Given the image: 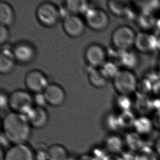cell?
<instances>
[{
    "mask_svg": "<svg viewBox=\"0 0 160 160\" xmlns=\"http://www.w3.org/2000/svg\"><path fill=\"white\" fill-rule=\"evenodd\" d=\"M35 14L39 23L46 27L55 26L61 17L60 9L51 2H42L38 4Z\"/></svg>",
    "mask_w": 160,
    "mask_h": 160,
    "instance_id": "5b68a950",
    "label": "cell"
},
{
    "mask_svg": "<svg viewBox=\"0 0 160 160\" xmlns=\"http://www.w3.org/2000/svg\"><path fill=\"white\" fill-rule=\"evenodd\" d=\"M88 78L91 84L97 88L105 87L108 80L100 68L90 67V69L88 71Z\"/></svg>",
    "mask_w": 160,
    "mask_h": 160,
    "instance_id": "d6986e66",
    "label": "cell"
},
{
    "mask_svg": "<svg viewBox=\"0 0 160 160\" xmlns=\"http://www.w3.org/2000/svg\"><path fill=\"white\" fill-rule=\"evenodd\" d=\"M0 107L1 110L8 107V96L3 92L0 95Z\"/></svg>",
    "mask_w": 160,
    "mask_h": 160,
    "instance_id": "1f68e13d",
    "label": "cell"
},
{
    "mask_svg": "<svg viewBox=\"0 0 160 160\" xmlns=\"http://www.w3.org/2000/svg\"><path fill=\"white\" fill-rule=\"evenodd\" d=\"M84 55L88 65L92 68H101L107 61L106 51L99 44L89 45L85 51Z\"/></svg>",
    "mask_w": 160,
    "mask_h": 160,
    "instance_id": "9c48e42d",
    "label": "cell"
},
{
    "mask_svg": "<svg viewBox=\"0 0 160 160\" xmlns=\"http://www.w3.org/2000/svg\"><path fill=\"white\" fill-rule=\"evenodd\" d=\"M100 68L108 79H113L119 71L117 64L112 61H106Z\"/></svg>",
    "mask_w": 160,
    "mask_h": 160,
    "instance_id": "d4e9b609",
    "label": "cell"
},
{
    "mask_svg": "<svg viewBox=\"0 0 160 160\" xmlns=\"http://www.w3.org/2000/svg\"><path fill=\"white\" fill-rule=\"evenodd\" d=\"M34 106L33 96L24 90H16L8 95V107L12 112L26 115Z\"/></svg>",
    "mask_w": 160,
    "mask_h": 160,
    "instance_id": "277c9868",
    "label": "cell"
},
{
    "mask_svg": "<svg viewBox=\"0 0 160 160\" xmlns=\"http://www.w3.org/2000/svg\"><path fill=\"white\" fill-rule=\"evenodd\" d=\"M77 160H98L91 154H83L77 158Z\"/></svg>",
    "mask_w": 160,
    "mask_h": 160,
    "instance_id": "e575fe53",
    "label": "cell"
},
{
    "mask_svg": "<svg viewBox=\"0 0 160 160\" xmlns=\"http://www.w3.org/2000/svg\"><path fill=\"white\" fill-rule=\"evenodd\" d=\"M24 82L27 89L34 93H43L49 84L46 74L38 69L28 72L24 78Z\"/></svg>",
    "mask_w": 160,
    "mask_h": 160,
    "instance_id": "52a82bcc",
    "label": "cell"
},
{
    "mask_svg": "<svg viewBox=\"0 0 160 160\" xmlns=\"http://www.w3.org/2000/svg\"><path fill=\"white\" fill-rule=\"evenodd\" d=\"M77 158H70V157H69L67 160H77Z\"/></svg>",
    "mask_w": 160,
    "mask_h": 160,
    "instance_id": "8d00e7d4",
    "label": "cell"
},
{
    "mask_svg": "<svg viewBox=\"0 0 160 160\" xmlns=\"http://www.w3.org/2000/svg\"><path fill=\"white\" fill-rule=\"evenodd\" d=\"M152 123L155 125L160 128V110H157L154 114V118L152 119Z\"/></svg>",
    "mask_w": 160,
    "mask_h": 160,
    "instance_id": "d6a6232c",
    "label": "cell"
},
{
    "mask_svg": "<svg viewBox=\"0 0 160 160\" xmlns=\"http://www.w3.org/2000/svg\"><path fill=\"white\" fill-rule=\"evenodd\" d=\"M136 18L139 27L143 30H147L155 26L156 20L151 13L143 11Z\"/></svg>",
    "mask_w": 160,
    "mask_h": 160,
    "instance_id": "7402d4cb",
    "label": "cell"
},
{
    "mask_svg": "<svg viewBox=\"0 0 160 160\" xmlns=\"http://www.w3.org/2000/svg\"><path fill=\"white\" fill-rule=\"evenodd\" d=\"M134 46L139 52L149 54L160 49V39L152 34L141 32L137 34Z\"/></svg>",
    "mask_w": 160,
    "mask_h": 160,
    "instance_id": "30bf717a",
    "label": "cell"
},
{
    "mask_svg": "<svg viewBox=\"0 0 160 160\" xmlns=\"http://www.w3.org/2000/svg\"><path fill=\"white\" fill-rule=\"evenodd\" d=\"M67 148L59 143L49 146L47 152V160H67L69 158Z\"/></svg>",
    "mask_w": 160,
    "mask_h": 160,
    "instance_id": "ac0fdd59",
    "label": "cell"
},
{
    "mask_svg": "<svg viewBox=\"0 0 160 160\" xmlns=\"http://www.w3.org/2000/svg\"><path fill=\"white\" fill-rule=\"evenodd\" d=\"M120 52L118 55L119 62L125 69L131 70L135 67L137 63L136 56L133 52L130 50H119Z\"/></svg>",
    "mask_w": 160,
    "mask_h": 160,
    "instance_id": "44dd1931",
    "label": "cell"
},
{
    "mask_svg": "<svg viewBox=\"0 0 160 160\" xmlns=\"http://www.w3.org/2000/svg\"><path fill=\"white\" fill-rule=\"evenodd\" d=\"M25 115L32 128L41 129L48 124L49 115L42 107L34 106Z\"/></svg>",
    "mask_w": 160,
    "mask_h": 160,
    "instance_id": "5bb4252c",
    "label": "cell"
},
{
    "mask_svg": "<svg viewBox=\"0 0 160 160\" xmlns=\"http://www.w3.org/2000/svg\"><path fill=\"white\" fill-rule=\"evenodd\" d=\"M65 8L68 13L78 15L84 14L90 7L88 1L85 0H67L65 1Z\"/></svg>",
    "mask_w": 160,
    "mask_h": 160,
    "instance_id": "ffe728a7",
    "label": "cell"
},
{
    "mask_svg": "<svg viewBox=\"0 0 160 160\" xmlns=\"http://www.w3.org/2000/svg\"><path fill=\"white\" fill-rule=\"evenodd\" d=\"M34 106L44 107V104L47 103L43 93H34L33 96Z\"/></svg>",
    "mask_w": 160,
    "mask_h": 160,
    "instance_id": "4dcf8cb0",
    "label": "cell"
},
{
    "mask_svg": "<svg viewBox=\"0 0 160 160\" xmlns=\"http://www.w3.org/2000/svg\"><path fill=\"white\" fill-rule=\"evenodd\" d=\"M85 25L84 20L78 15L68 13L63 18V29L69 37H80L84 32Z\"/></svg>",
    "mask_w": 160,
    "mask_h": 160,
    "instance_id": "ba28073f",
    "label": "cell"
},
{
    "mask_svg": "<svg viewBox=\"0 0 160 160\" xmlns=\"http://www.w3.org/2000/svg\"><path fill=\"white\" fill-rule=\"evenodd\" d=\"M47 103L53 107L60 106L65 102L66 93L60 85L49 83L43 92Z\"/></svg>",
    "mask_w": 160,
    "mask_h": 160,
    "instance_id": "4fadbf2b",
    "label": "cell"
},
{
    "mask_svg": "<svg viewBox=\"0 0 160 160\" xmlns=\"http://www.w3.org/2000/svg\"><path fill=\"white\" fill-rule=\"evenodd\" d=\"M158 68H159V71H160V62H159V65H158Z\"/></svg>",
    "mask_w": 160,
    "mask_h": 160,
    "instance_id": "74e56055",
    "label": "cell"
},
{
    "mask_svg": "<svg viewBox=\"0 0 160 160\" xmlns=\"http://www.w3.org/2000/svg\"><path fill=\"white\" fill-rule=\"evenodd\" d=\"M136 36L133 28L127 25H121L112 31L111 41L113 46L118 50H129L134 46Z\"/></svg>",
    "mask_w": 160,
    "mask_h": 160,
    "instance_id": "3957f363",
    "label": "cell"
},
{
    "mask_svg": "<svg viewBox=\"0 0 160 160\" xmlns=\"http://www.w3.org/2000/svg\"><path fill=\"white\" fill-rule=\"evenodd\" d=\"M152 120L145 117H141L136 119L134 127L137 132L141 133H146L152 130L153 126Z\"/></svg>",
    "mask_w": 160,
    "mask_h": 160,
    "instance_id": "cb8c5ba5",
    "label": "cell"
},
{
    "mask_svg": "<svg viewBox=\"0 0 160 160\" xmlns=\"http://www.w3.org/2000/svg\"><path fill=\"white\" fill-rule=\"evenodd\" d=\"M2 133L13 144H26L31 136L32 128L25 115L10 112L2 120Z\"/></svg>",
    "mask_w": 160,
    "mask_h": 160,
    "instance_id": "6da1fadb",
    "label": "cell"
},
{
    "mask_svg": "<svg viewBox=\"0 0 160 160\" xmlns=\"http://www.w3.org/2000/svg\"><path fill=\"white\" fill-rule=\"evenodd\" d=\"M12 48L15 61L19 63L26 64L31 62L35 58V48L28 42H18Z\"/></svg>",
    "mask_w": 160,
    "mask_h": 160,
    "instance_id": "7c38bea8",
    "label": "cell"
},
{
    "mask_svg": "<svg viewBox=\"0 0 160 160\" xmlns=\"http://www.w3.org/2000/svg\"><path fill=\"white\" fill-rule=\"evenodd\" d=\"M103 160H124L121 156H119L118 154H107Z\"/></svg>",
    "mask_w": 160,
    "mask_h": 160,
    "instance_id": "836d02e7",
    "label": "cell"
},
{
    "mask_svg": "<svg viewBox=\"0 0 160 160\" xmlns=\"http://www.w3.org/2000/svg\"><path fill=\"white\" fill-rule=\"evenodd\" d=\"M155 27L156 28V30L158 32V33H160V18L156 20V24H155Z\"/></svg>",
    "mask_w": 160,
    "mask_h": 160,
    "instance_id": "d590c367",
    "label": "cell"
},
{
    "mask_svg": "<svg viewBox=\"0 0 160 160\" xmlns=\"http://www.w3.org/2000/svg\"><path fill=\"white\" fill-rule=\"evenodd\" d=\"M107 6L110 12L114 15L121 17H132L133 12L131 9V4L128 1L111 0L108 1Z\"/></svg>",
    "mask_w": 160,
    "mask_h": 160,
    "instance_id": "2e32d148",
    "label": "cell"
},
{
    "mask_svg": "<svg viewBox=\"0 0 160 160\" xmlns=\"http://www.w3.org/2000/svg\"><path fill=\"white\" fill-rule=\"evenodd\" d=\"M117 105L122 112L128 111L132 107V101L128 96L120 95L117 98Z\"/></svg>",
    "mask_w": 160,
    "mask_h": 160,
    "instance_id": "83f0119b",
    "label": "cell"
},
{
    "mask_svg": "<svg viewBox=\"0 0 160 160\" xmlns=\"http://www.w3.org/2000/svg\"><path fill=\"white\" fill-rule=\"evenodd\" d=\"M112 80L115 89L120 95L128 96L136 92L138 80L136 76L131 70H119Z\"/></svg>",
    "mask_w": 160,
    "mask_h": 160,
    "instance_id": "7a4b0ae2",
    "label": "cell"
},
{
    "mask_svg": "<svg viewBox=\"0 0 160 160\" xmlns=\"http://www.w3.org/2000/svg\"><path fill=\"white\" fill-rule=\"evenodd\" d=\"M122 147V139L116 135L108 137L105 142V149L108 150L110 154H118L121 152Z\"/></svg>",
    "mask_w": 160,
    "mask_h": 160,
    "instance_id": "603a6c76",
    "label": "cell"
},
{
    "mask_svg": "<svg viewBox=\"0 0 160 160\" xmlns=\"http://www.w3.org/2000/svg\"><path fill=\"white\" fill-rule=\"evenodd\" d=\"M3 160H36L34 152L26 144H13L6 150Z\"/></svg>",
    "mask_w": 160,
    "mask_h": 160,
    "instance_id": "8fae6325",
    "label": "cell"
},
{
    "mask_svg": "<svg viewBox=\"0 0 160 160\" xmlns=\"http://www.w3.org/2000/svg\"><path fill=\"white\" fill-rule=\"evenodd\" d=\"M15 13L11 4L6 1H0V25L8 27L13 24Z\"/></svg>",
    "mask_w": 160,
    "mask_h": 160,
    "instance_id": "e0dca14e",
    "label": "cell"
},
{
    "mask_svg": "<svg viewBox=\"0 0 160 160\" xmlns=\"http://www.w3.org/2000/svg\"><path fill=\"white\" fill-rule=\"evenodd\" d=\"M48 147L45 144H37L35 150H33L36 160H47Z\"/></svg>",
    "mask_w": 160,
    "mask_h": 160,
    "instance_id": "f1b7e54d",
    "label": "cell"
},
{
    "mask_svg": "<svg viewBox=\"0 0 160 160\" xmlns=\"http://www.w3.org/2000/svg\"><path fill=\"white\" fill-rule=\"evenodd\" d=\"M118 119L120 125L123 128H128L134 125V121L136 119H135L134 115L130 112V110H128L122 112Z\"/></svg>",
    "mask_w": 160,
    "mask_h": 160,
    "instance_id": "4316f807",
    "label": "cell"
},
{
    "mask_svg": "<svg viewBox=\"0 0 160 160\" xmlns=\"http://www.w3.org/2000/svg\"><path fill=\"white\" fill-rule=\"evenodd\" d=\"M9 37V32L8 27L0 25V44L1 46L6 44L8 40Z\"/></svg>",
    "mask_w": 160,
    "mask_h": 160,
    "instance_id": "f546056e",
    "label": "cell"
},
{
    "mask_svg": "<svg viewBox=\"0 0 160 160\" xmlns=\"http://www.w3.org/2000/svg\"><path fill=\"white\" fill-rule=\"evenodd\" d=\"M15 59L12 52V48L6 47V44L1 46L0 51V73H8L15 66Z\"/></svg>",
    "mask_w": 160,
    "mask_h": 160,
    "instance_id": "9a60e30c",
    "label": "cell"
},
{
    "mask_svg": "<svg viewBox=\"0 0 160 160\" xmlns=\"http://www.w3.org/2000/svg\"><path fill=\"white\" fill-rule=\"evenodd\" d=\"M84 15L85 24L93 30H103L109 24L108 14L103 9L90 7Z\"/></svg>",
    "mask_w": 160,
    "mask_h": 160,
    "instance_id": "8992f818",
    "label": "cell"
},
{
    "mask_svg": "<svg viewBox=\"0 0 160 160\" xmlns=\"http://www.w3.org/2000/svg\"><path fill=\"white\" fill-rule=\"evenodd\" d=\"M152 90V83L147 78L143 79L141 82L138 81L136 91L139 96H146L148 93Z\"/></svg>",
    "mask_w": 160,
    "mask_h": 160,
    "instance_id": "484cf974",
    "label": "cell"
}]
</instances>
